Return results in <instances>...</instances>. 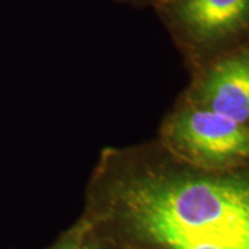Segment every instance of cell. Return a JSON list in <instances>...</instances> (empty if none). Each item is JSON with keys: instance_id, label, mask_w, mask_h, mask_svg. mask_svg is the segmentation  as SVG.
Wrapping results in <instances>:
<instances>
[{"instance_id": "1", "label": "cell", "mask_w": 249, "mask_h": 249, "mask_svg": "<svg viewBox=\"0 0 249 249\" xmlns=\"http://www.w3.org/2000/svg\"><path fill=\"white\" fill-rule=\"evenodd\" d=\"M80 216L121 249H249V166L198 169L157 139L104 147Z\"/></svg>"}, {"instance_id": "2", "label": "cell", "mask_w": 249, "mask_h": 249, "mask_svg": "<svg viewBox=\"0 0 249 249\" xmlns=\"http://www.w3.org/2000/svg\"><path fill=\"white\" fill-rule=\"evenodd\" d=\"M152 7L188 73L249 42V0H158Z\"/></svg>"}, {"instance_id": "3", "label": "cell", "mask_w": 249, "mask_h": 249, "mask_svg": "<svg viewBox=\"0 0 249 249\" xmlns=\"http://www.w3.org/2000/svg\"><path fill=\"white\" fill-rule=\"evenodd\" d=\"M157 142L181 162L211 172L249 166V124L178 98L163 116Z\"/></svg>"}, {"instance_id": "4", "label": "cell", "mask_w": 249, "mask_h": 249, "mask_svg": "<svg viewBox=\"0 0 249 249\" xmlns=\"http://www.w3.org/2000/svg\"><path fill=\"white\" fill-rule=\"evenodd\" d=\"M178 98L249 124V42L190 72Z\"/></svg>"}, {"instance_id": "5", "label": "cell", "mask_w": 249, "mask_h": 249, "mask_svg": "<svg viewBox=\"0 0 249 249\" xmlns=\"http://www.w3.org/2000/svg\"><path fill=\"white\" fill-rule=\"evenodd\" d=\"M88 231V224L79 216L70 227L58 234V237L45 249H82L85 234Z\"/></svg>"}, {"instance_id": "6", "label": "cell", "mask_w": 249, "mask_h": 249, "mask_svg": "<svg viewBox=\"0 0 249 249\" xmlns=\"http://www.w3.org/2000/svg\"><path fill=\"white\" fill-rule=\"evenodd\" d=\"M88 224V223H86ZM82 249H121L118 248L116 245H114L112 242L101 238L100 235L94 234L89 229L88 226V231L85 234V238H83V244H82Z\"/></svg>"}, {"instance_id": "7", "label": "cell", "mask_w": 249, "mask_h": 249, "mask_svg": "<svg viewBox=\"0 0 249 249\" xmlns=\"http://www.w3.org/2000/svg\"><path fill=\"white\" fill-rule=\"evenodd\" d=\"M119 3H124L129 6H134V7H142V6H152L154 0H116Z\"/></svg>"}, {"instance_id": "8", "label": "cell", "mask_w": 249, "mask_h": 249, "mask_svg": "<svg viewBox=\"0 0 249 249\" xmlns=\"http://www.w3.org/2000/svg\"><path fill=\"white\" fill-rule=\"evenodd\" d=\"M155 1H158V0H154V3H155ZM154 3H152V4H154Z\"/></svg>"}]
</instances>
